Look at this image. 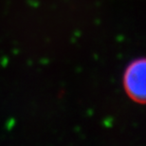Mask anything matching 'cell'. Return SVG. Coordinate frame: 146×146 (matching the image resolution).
Segmentation results:
<instances>
[{
    "instance_id": "1",
    "label": "cell",
    "mask_w": 146,
    "mask_h": 146,
    "mask_svg": "<svg viewBox=\"0 0 146 146\" xmlns=\"http://www.w3.org/2000/svg\"><path fill=\"white\" fill-rule=\"evenodd\" d=\"M145 60L137 59L127 66L123 74V88L129 98L135 103H145Z\"/></svg>"
}]
</instances>
